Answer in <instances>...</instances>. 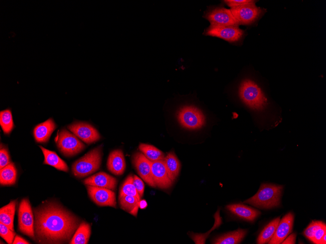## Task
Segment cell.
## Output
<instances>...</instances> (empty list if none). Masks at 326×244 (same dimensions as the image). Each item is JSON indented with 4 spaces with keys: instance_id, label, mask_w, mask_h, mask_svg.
Returning a JSON list of instances; mask_svg holds the SVG:
<instances>
[{
    "instance_id": "cell-1",
    "label": "cell",
    "mask_w": 326,
    "mask_h": 244,
    "mask_svg": "<svg viewBox=\"0 0 326 244\" xmlns=\"http://www.w3.org/2000/svg\"><path fill=\"white\" fill-rule=\"evenodd\" d=\"M34 210L35 239L42 244L68 242L80 225V220L60 205L46 203Z\"/></svg>"
},
{
    "instance_id": "cell-2",
    "label": "cell",
    "mask_w": 326,
    "mask_h": 244,
    "mask_svg": "<svg viewBox=\"0 0 326 244\" xmlns=\"http://www.w3.org/2000/svg\"><path fill=\"white\" fill-rule=\"evenodd\" d=\"M238 95L242 102L256 113L257 123L261 129L273 128L281 123V117L270 110L268 98L254 80L244 79L239 86Z\"/></svg>"
},
{
    "instance_id": "cell-3",
    "label": "cell",
    "mask_w": 326,
    "mask_h": 244,
    "mask_svg": "<svg viewBox=\"0 0 326 244\" xmlns=\"http://www.w3.org/2000/svg\"><path fill=\"white\" fill-rule=\"evenodd\" d=\"M283 187L270 184H262L257 192L244 202L260 208L269 209L278 206Z\"/></svg>"
},
{
    "instance_id": "cell-4",
    "label": "cell",
    "mask_w": 326,
    "mask_h": 244,
    "mask_svg": "<svg viewBox=\"0 0 326 244\" xmlns=\"http://www.w3.org/2000/svg\"><path fill=\"white\" fill-rule=\"evenodd\" d=\"M102 155L101 146L88 152L72 165L73 174L77 177L82 178L96 171L100 167Z\"/></svg>"
},
{
    "instance_id": "cell-5",
    "label": "cell",
    "mask_w": 326,
    "mask_h": 244,
    "mask_svg": "<svg viewBox=\"0 0 326 244\" xmlns=\"http://www.w3.org/2000/svg\"><path fill=\"white\" fill-rule=\"evenodd\" d=\"M177 116L181 126L187 129H198L205 123V118L202 112L193 106L181 107L177 112Z\"/></svg>"
},
{
    "instance_id": "cell-6",
    "label": "cell",
    "mask_w": 326,
    "mask_h": 244,
    "mask_svg": "<svg viewBox=\"0 0 326 244\" xmlns=\"http://www.w3.org/2000/svg\"><path fill=\"white\" fill-rule=\"evenodd\" d=\"M77 137L65 129L59 132L56 143L59 150L64 155L74 156L84 149L85 145Z\"/></svg>"
},
{
    "instance_id": "cell-7",
    "label": "cell",
    "mask_w": 326,
    "mask_h": 244,
    "mask_svg": "<svg viewBox=\"0 0 326 244\" xmlns=\"http://www.w3.org/2000/svg\"><path fill=\"white\" fill-rule=\"evenodd\" d=\"M18 229L23 234L34 239V219L32 207L27 198L23 199L18 210Z\"/></svg>"
},
{
    "instance_id": "cell-8",
    "label": "cell",
    "mask_w": 326,
    "mask_h": 244,
    "mask_svg": "<svg viewBox=\"0 0 326 244\" xmlns=\"http://www.w3.org/2000/svg\"><path fill=\"white\" fill-rule=\"evenodd\" d=\"M238 25H249L257 20L265 12L264 9L255 3L244 5L230 9Z\"/></svg>"
},
{
    "instance_id": "cell-9",
    "label": "cell",
    "mask_w": 326,
    "mask_h": 244,
    "mask_svg": "<svg viewBox=\"0 0 326 244\" xmlns=\"http://www.w3.org/2000/svg\"><path fill=\"white\" fill-rule=\"evenodd\" d=\"M204 17L212 25L234 26L239 25L230 9L223 6L210 7L204 13Z\"/></svg>"
},
{
    "instance_id": "cell-10",
    "label": "cell",
    "mask_w": 326,
    "mask_h": 244,
    "mask_svg": "<svg viewBox=\"0 0 326 244\" xmlns=\"http://www.w3.org/2000/svg\"><path fill=\"white\" fill-rule=\"evenodd\" d=\"M244 33V31L238 26L210 25L205 29L204 34L221 38L229 42H236L242 38Z\"/></svg>"
},
{
    "instance_id": "cell-11",
    "label": "cell",
    "mask_w": 326,
    "mask_h": 244,
    "mask_svg": "<svg viewBox=\"0 0 326 244\" xmlns=\"http://www.w3.org/2000/svg\"><path fill=\"white\" fill-rule=\"evenodd\" d=\"M87 186L88 195L92 200L100 206L116 207L115 192L111 189Z\"/></svg>"
},
{
    "instance_id": "cell-12",
    "label": "cell",
    "mask_w": 326,
    "mask_h": 244,
    "mask_svg": "<svg viewBox=\"0 0 326 244\" xmlns=\"http://www.w3.org/2000/svg\"><path fill=\"white\" fill-rule=\"evenodd\" d=\"M67 128L77 137L88 144L94 143L101 138L98 131L87 123H74L69 125Z\"/></svg>"
},
{
    "instance_id": "cell-13",
    "label": "cell",
    "mask_w": 326,
    "mask_h": 244,
    "mask_svg": "<svg viewBox=\"0 0 326 244\" xmlns=\"http://www.w3.org/2000/svg\"><path fill=\"white\" fill-rule=\"evenodd\" d=\"M132 163L140 177L149 186L156 187L151 172V161L143 153L136 152L132 157Z\"/></svg>"
},
{
    "instance_id": "cell-14",
    "label": "cell",
    "mask_w": 326,
    "mask_h": 244,
    "mask_svg": "<svg viewBox=\"0 0 326 244\" xmlns=\"http://www.w3.org/2000/svg\"><path fill=\"white\" fill-rule=\"evenodd\" d=\"M151 172L156 186L161 188H167L172 184L169 178L163 159L151 162Z\"/></svg>"
},
{
    "instance_id": "cell-15",
    "label": "cell",
    "mask_w": 326,
    "mask_h": 244,
    "mask_svg": "<svg viewBox=\"0 0 326 244\" xmlns=\"http://www.w3.org/2000/svg\"><path fill=\"white\" fill-rule=\"evenodd\" d=\"M294 218V215L291 212L285 215L280 220L273 236L268 243L269 244H281L292 231Z\"/></svg>"
},
{
    "instance_id": "cell-16",
    "label": "cell",
    "mask_w": 326,
    "mask_h": 244,
    "mask_svg": "<svg viewBox=\"0 0 326 244\" xmlns=\"http://www.w3.org/2000/svg\"><path fill=\"white\" fill-rule=\"evenodd\" d=\"M83 183L86 185L108 188L113 190L116 188L117 180L105 172H100L86 178Z\"/></svg>"
},
{
    "instance_id": "cell-17",
    "label": "cell",
    "mask_w": 326,
    "mask_h": 244,
    "mask_svg": "<svg viewBox=\"0 0 326 244\" xmlns=\"http://www.w3.org/2000/svg\"><path fill=\"white\" fill-rule=\"evenodd\" d=\"M305 236L314 244H323V238L326 234V225L320 221H313L305 229Z\"/></svg>"
},
{
    "instance_id": "cell-18",
    "label": "cell",
    "mask_w": 326,
    "mask_h": 244,
    "mask_svg": "<svg viewBox=\"0 0 326 244\" xmlns=\"http://www.w3.org/2000/svg\"><path fill=\"white\" fill-rule=\"evenodd\" d=\"M225 208L233 214L248 222L254 221L261 214L259 211L240 204L228 205Z\"/></svg>"
},
{
    "instance_id": "cell-19",
    "label": "cell",
    "mask_w": 326,
    "mask_h": 244,
    "mask_svg": "<svg viewBox=\"0 0 326 244\" xmlns=\"http://www.w3.org/2000/svg\"><path fill=\"white\" fill-rule=\"evenodd\" d=\"M126 164L124 156L121 150H116L111 151L107 162L108 169L113 174L120 175L123 174Z\"/></svg>"
},
{
    "instance_id": "cell-20",
    "label": "cell",
    "mask_w": 326,
    "mask_h": 244,
    "mask_svg": "<svg viewBox=\"0 0 326 244\" xmlns=\"http://www.w3.org/2000/svg\"><path fill=\"white\" fill-rule=\"evenodd\" d=\"M56 128V125L52 118L37 125L34 129V136L38 143H46Z\"/></svg>"
},
{
    "instance_id": "cell-21",
    "label": "cell",
    "mask_w": 326,
    "mask_h": 244,
    "mask_svg": "<svg viewBox=\"0 0 326 244\" xmlns=\"http://www.w3.org/2000/svg\"><path fill=\"white\" fill-rule=\"evenodd\" d=\"M245 229H238L235 231L223 234L216 238L212 244H237L240 243L246 234Z\"/></svg>"
},
{
    "instance_id": "cell-22",
    "label": "cell",
    "mask_w": 326,
    "mask_h": 244,
    "mask_svg": "<svg viewBox=\"0 0 326 244\" xmlns=\"http://www.w3.org/2000/svg\"><path fill=\"white\" fill-rule=\"evenodd\" d=\"M39 147L44 155L43 164L53 166L60 170L68 171V167L67 164L56 152L46 149L41 146Z\"/></svg>"
},
{
    "instance_id": "cell-23",
    "label": "cell",
    "mask_w": 326,
    "mask_h": 244,
    "mask_svg": "<svg viewBox=\"0 0 326 244\" xmlns=\"http://www.w3.org/2000/svg\"><path fill=\"white\" fill-rule=\"evenodd\" d=\"M16 203V200L12 201L8 204L0 209V223L5 225L14 231L13 221Z\"/></svg>"
},
{
    "instance_id": "cell-24",
    "label": "cell",
    "mask_w": 326,
    "mask_h": 244,
    "mask_svg": "<svg viewBox=\"0 0 326 244\" xmlns=\"http://www.w3.org/2000/svg\"><path fill=\"white\" fill-rule=\"evenodd\" d=\"M164 162L168 176L173 182L178 176L180 169V163L173 152H169L164 157Z\"/></svg>"
},
{
    "instance_id": "cell-25",
    "label": "cell",
    "mask_w": 326,
    "mask_h": 244,
    "mask_svg": "<svg viewBox=\"0 0 326 244\" xmlns=\"http://www.w3.org/2000/svg\"><path fill=\"white\" fill-rule=\"evenodd\" d=\"M91 234V227L89 224L82 222L75 231L69 244H86Z\"/></svg>"
},
{
    "instance_id": "cell-26",
    "label": "cell",
    "mask_w": 326,
    "mask_h": 244,
    "mask_svg": "<svg viewBox=\"0 0 326 244\" xmlns=\"http://www.w3.org/2000/svg\"><path fill=\"white\" fill-rule=\"evenodd\" d=\"M17 170L13 163L0 169V183L1 185H13L17 179Z\"/></svg>"
},
{
    "instance_id": "cell-27",
    "label": "cell",
    "mask_w": 326,
    "mask_h": 244,
    "mask_svg": "<svg viewBox=\"0 0 326 244\" xmlns=\"http://www.w3.org/2000/svg\"><path fill=\"white\" fill-rule=\"evenodd\" d=\"M279 217L269 222L262 230L259 235L257 243L259 244L267 243L273 236L280 222Z\"/></svg>"
},
{
    "instance_id": "cell-28",
    "label": "cell",
    "mask_w": 326,
    "mask_h": 244,
    "mask_svg": "<svg viewBox=\"0 0 326 244\" xmlns=\"http://www.w3.org/2000/svg\"><path fill=\"white\" fill-rule=\"evenodd\" d=\"M121 207L124 210L136 215L140 201L132 195L120 196L119 198Z\"/></svg>"
},
{
    "instance_id": "cell-29",
    "label": "cell",
    "mask_w": 326,
    "mask_h": 244,
    "mask_svg": "<svg viewBox=\"0 0 326 244\" xmlns=\"http://www.w3.org/2000/svg\"><path fill=\"white\" fill-rule=\"evenodd\" d=\"M139 149L144 155L151 162L163 159V153L154 146L146 144H140Z\"/></svg>"
},
{
    "instance_id": "cell-30",
    "label": "cell",
    "mask_w": 326,
    "mask_h": 244,
    "mask_svg": "<svg viewBox=\"0 0 326 244\" xmlns=\"http://www.w3.org/2000/svg\"><path fill=\"white\" fill-rule=\"evenodd\" d=\"M0 125L5 134H9L14 127L11 111L6 109L0 112Z\"/></svg>"
},
{
    "instance_id": "cell-31",
    "label": "cell",
    "mask_w": 326,
    "mask_h": 244,
    "mask_svg": "<svg viewBox=\"0 0 326 244\" xmlns=\"http://www.w3.org/2000/svg\"><path fill=\"white\" fill-rule=\"evenodd\" d=\"M122 195H132L136 197L139 201L141 200V197L133 184L132 175H129L126 178L120 188L119 196Z\"/></svg>"
},
{
    "instance_id": "cell-32",
    "label": "cell",
    "mask_w": 326,
    "mask_h": 244,
    "mask_svg": "<svg viewBox=\"0 0 326 244\" xmlns=\"http://www.w3.org/2000/svg\"><path fill=\"white\" fill-rule=\"evenodd\" d=\"M16 233L5 225L0 224V235L9 244H13Z\"/></svg>"
},
{
    "instance_id": "cell-33",
    "label": "cell",
    "mask_w": 326,
    "mask_h": 244,
    "mask_svg": "<svg viewBox=\"0 0 326 244\" xmlns=\"http://www.w3.org/2000/svg\"><path fill=\"white\" fill-rule=\"evenodd\" d=\"M10 163V156L8 150L1 144L0 150V169H2Z\"/></svg>"
},
{
    "instance_id": "cell-34",
    "label": "cell",
    "mask_w": 326,
    "mask_h": 244,
    "mask_svg": "<svg viewBox=\"0 0 326 244\" xmlns=\"http://www.w3.org/2000/svg\"><path fill=\"white\" fill-rule=\"evenodd\" d=\"M230 8L244 5L255 3L256 0H226L224 1Z\"/></svg>"
},
{
    "instance_id": "cell-35",
    "label": "cell",
    "mask_w": 326,
    "mask_h": 244,
    "mask_svg": "<svg viewBox=\"0 0 326 244\" xmlns=\"http://www.w3.org/2000/svg\"><path fill=\"white\" fill-rule=\"evenodd\" d=\"M133 183L139 195L141 197H142L144 189V185L143 181L137 176L134 175L133 176Z\"/></svg>"
},
{
    "instance_id": "cell-36",
    "label": "cell",
    "mask_w": 326,
    "mask_h": 244,
    "mask_svg": "<svg viewBox=\"0 0 326 244\" xmlns=\"http://www.w3.org/2000/svg\"><path fill=\"white\" fill-rule=\"evenodd\" d=\"M296 234L293 233L285 239L281 244H294L296 242Z\"/></svg>"
},
{
    "instance_id": "cell-37",
    "label": "cell",
    "mask_w": 326,
    "mask_h": 244,
    "mask_svg": "<svg viewBox=\"0 0 326 244\" xmlns=\"http://www.w3.org/2000/svg\"><path fill=\"white\" fill-rule=\"evenodd\" d=\"M13 244H28L29 243L21 237L16 235L13 242Z\"/></svg>"
},
{
    "instance_id": "cell-38",
    "label": "cell",
    "mask_w": 326,
    "mask_h": 244,
    "mask_svg": "<svg viewBox=\"0 0 326 244\" xmlns=\"http://www.w3.org/2000/svg\"><path fill=\"white\" fill-rule=\"evenodd\" d=\"M146 206H147V203L145 201L143 200L141 202L140 201L139 206H140L141 208H144Z\"/></svg>"
}]
</instances>
